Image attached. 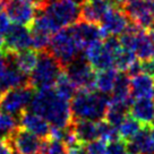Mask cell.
<instances>
[{
	"instance_id": "cell-1",
	"label": "cell",
	"mask_w": 154,
	"mask_h": 154,
	"mask_svg": "<svg viewBox=\"0 0 154 154\" xmlns=\"http://www.w3.org/2000/svg\"><path fill=\"white\" fill-rule=\"evenodd\" d=\"M29 110L42 117L52 127L67 128L72 122L70 102L60 97L53 88L36 90Z\"/></svg>"
},
{
	"instance_id": "cell-2",
	"label": "cell",
	"mask_w": 154,
	"mask_h": 154,
	"mask_svg": "<svg viewBox=\"0 0 154 154\" xmlns=\"http://www.w3.org/2000/svg\"><path fill=\"white\" fill-rule=\"evenodd\" d=\"M110 97L97 91L78 90L70 101L72 120L100 121L104 119Z\"/></svg>"
},
{
	"instance_id": "cell-3",
	"label": "cell",
	"mask_w": 154,
	"mask_h": 154,
	"mask_svg": "<svg viewBox=\"0 0 154 154\" xmlns=\"http://www.w3.org/2000/svg\"><path fill=\"white\" fill-rule=\"evenodd\" d=\"M48 51L61 63L63 68L75 59L83 56L85 51L79 40L77 38L74 27L69 26L60 29L51 38Z\"/></svg>"
},
{
	"instance_id": "cell-4",
	"label": "cell",
	"mask_w": 154,
	"mask_h": 154,
	"mask_svg": "<svg viewBox=\"0 0 154 154\" xmlns=\"http://www.w3.org/2000/svg\"><path fill=\"white\" fill-rule=\"evenodd\" d=\"M63 72L61 63L48 50L38 52V61L29 75V85L34 90L53 88L58 78Z\"/></svg>"
},
{
	"instance_id": "cell-5",
	"label": "cell",
	"mask_w": 154,
	"mask_h": 154,
	"mask_svg": "<svg viewBox=\"0 0 154 154\" xmlns=\"http://www.w3.org/2000/svg\"><path fill=\"white\" fill-rule=\"evenodd\" d=\"M34 93L35 90L31 85L5 92L0 99V108L6 113L19 117L23 112L29 110Z\"/></svg>"
},
{
	"instance_id": "cell-6",
	"label": "cell",
	"mask_w": 154,
	"mask_h": 154,
	"mask_svg": "<svg viewBox=\"0 0 154 154\" xmlns=\"http://www.w3.org/2000/svg\"><path fill=\"white\" fill-rule=\"evenodd\" d=\"M29 85V77L15 66L13 56L7 52H0V88L7 92L14 88Z\"/></svg>"
},
{
	"instance_id": "cell-7",
	"label": "cell",
	"mask_w": 154,
	"mask_h": 154,
	"mask_svg": "<svg viewBox=\"0 0 154 154\" xmlns=\"http://www.w3.org/2000/svg\"><path fill=\"white\" fill-rule=\"evenodd\" d=\"M63 72L78 90L96 91L94 90L96 74L84 54L67 65L63 68Z\"/></svg>"
},
{
	"instance_id": "cell-8",
	"label": "cell",
	"mask_w": 154,
	"mask_h": 154,
	"mask_svg": "<svg viewBox=\"0 0 154 154\" xmlns=\"http://www.w3.org/2000/svg\"><path fill=\"white\" fill-rule=\"evenodd\" d=\"M15 154H38L42 152L44 140L29 130L18 127L8 138Z\"/></svg>"
},
{
	"instance_id": "cell-9",
	"label": "cell",
	"mask_w": 154,
	"mask_h": 154,
	"mask_svg": "<svg viewBox=\"0 0 154 154\" xmlns=\"http://www.w3.org/2000/svg\"><path fill=\"white\" fill-rule=\"evenodd\" d=\"M84 56L96 72L115 68V52L108 48L104 41H97L87 47Z\"/></svg>"
},
{
	"instance_id": "cell-10",
	"label": "cell",
	"mask_w": 154,
	"mask_h": 154,
	"mask_svg": "<svg viewBox=\"0 0 154 154\" xmlns=\"http://www.w3.org/2000/svg\"><path fill=\"white\" fill-rule=\"evenodd\" d=\"M124 10L128 15L130 22L137 27L145 31L154 27V15L151 2L145 0H134L126 4Z\"/></svg>"
},
{
	"instance_id": "cell-11",
	"label": "cell",
	"mask_w": 154,
	"mask_h": 154,
	"mask_svg": "<svg viewBox=\"0 0 154 154\" xmlns=\"http://www.w3.org/2000/svg\"><path fill=\"white\" fill-rule=\"evenodd\" d=\"M130 24L131 22L124 8L112 7L101 20V29L104 34V38L108 36L117 38L118 35H122L129 29Z\"/></svg>"
},
{
	"instance_id": "cell-12",
	"label": "cell",
	"mask_w": 154,
	"mask_h": 154,
	"mask_svg": "<svg viewBox=\"0 0 154 154\" xmlns=\"http://www.w3.org/2000/svg\"><path fill=\"white\" fill-rule=\"evenodd\" d=\"M5 52L15 54L32 48L31 29L22 25H11L5 35Z\"/></svg>"
},
{
	"instance_id": "cell-13",
	"label": "cell",
	"mask_w": 154,
	"mask_h": 154,
	"mask_svg": "<svg viewBox=\"0 0 154 154\" xmlns=\"http://www.w3.org/2000/svg\"><path fill=\"white\" fill-rule=\"evenodd\" d=\"M19 125H20L19 127L36 135L41 140H47L50 137L51 125L42 117H40L32 111L26 110L19 116Z\"/></svg>"
},
{
	"instance_id": "cell-14",
	"label": "cell",
	"mask_w": 154,
	"mask_h": 154,
	"mask_svg": "<svg viewBox=\"0 0 154 154\" xmlns=\"http://www.w3.org/2000/svg\"><path fill=\"white\" fill-rule=\"evenodd\" d=\"M112 8L109 0H86L81 7V20L101 24L104 15Z\"/></svg>"
},
{
	"instance_id": "cell-15",
	"label": "cell",
	"mask_w": 154,
	"mask_h": 154,
	"mask_svg": "<svg viewBox=\"0 0 154 154\" xmlns=\"http://www.w3.org/2000/svg\"><path fill=\"white\" fill-rule=\"evenodd\" d=\"M72 27L84 50H86L87 47H90L91 44L95 43L97 41H102V38H104L101 26H99L97 24L79 20L78 23L72 25Z\"/></svg>"
},
{
	"instance_id": "cell-16",
	"label": "cell",
	"mask_w": 154,
	"mask_h": 154,
	"mask_svg": "<svg viewBox=\"0 0 154 154\" xmlns=\"http://www.w3.org/2000/svg\"><path fill=\"white\" fill-rule=\"evenodd\" d=\"M128 153L154 154V143L151 136V126H144L138 134L127 142Z\"/></svg>"
},
{
	"instance_id": "cell-17",
	"label": "cell",
	"mask_w": 154,
	"mask_h": 154,
	"mask_svg": "<svg viewBox=\"0 0 154 154\" xmlns=\"http://www.w3.org/2000/svg\"><path fill=\"white\" fill-rule=\"evenodd\" d=\"M154 93V77L147 74H140L130 79V94L134 100L152 99Z\"/></svg>"
},
{
	"instance_id": "cell-18",
	"label": "cell",
	"mask_w": 154,
	"mask_h": 154,
	"mask_svg": "<svg viewBox=\"0 0 154 154\" xmlns=\"http://www.w3.org/2000/svg\"><path fill=\"white\" fill-rule=\"evenodd\" d=\"M130 116L144 126H152L154 119V102L152 99H138L129 108Z\"/></svg>"
},
{
	"instance_id": "cell-19",
	"label": "cell",
	"mask_w": 154,
	"mask_h": 154,
	"mask_svg": "<svg viewBox=\"0 0 154 154\" xmlns=\"http://www.w3.org/2000/svg\"><path fill=\"white\" fill-rule=\"evenodd\" d=\"M72 128L76 135L77 140L82 145H87L99 140L96 121L90 120H72Z\"/></svg>"
},
{
	"instance_id": "cell-20",
	"label": "cell",
	"mask_w": 154,
	"mask_h": 154,
	"mask_svg": "<svg viewBox=\"0 0 154 154\" xmlns=\"http://www.w3.org/2000/svg\"><path fill=\"white\" fill-rule=\"evenodd\" d=\"M11 56L15 66L22 72H24L25 75H31V72L34 70L38 61V51L34 49H27Z\"/></svg>"
},
{
	"instance_id": "cell-21",
	"label": "cell",
	"mask_w": 154,
	"mask_h": 154,
	"mask_svg": "<svg viewBox=\"0 0 154 154\" xmlns=\"http://www.w3.org/2000/svg\"><path fill=\"white\" fill-rule=\"evenodd\" d=\"M119 72H117L115 68L112 69H106L97 72L95 75V88L97 92L102 94H111L113 88H115L117 77Z\"/></svg>"
},
{
	"instance_id": "cell-22",
	"label": "cell",
	"mask_w": 154,
	"mask_h": 154,
	"mask_svg": "<svg viewBox=\"0 0 154 154\" xmlns=\"http://www.w3.org/2000/svg\"><path fill=\"white\" fill-rule=\"evenodd\" d=\"M128 112H129V106L110 101L109 106L106 109V116H104V119L109 124L115 126L116 128H118L121 122L128 117Z\"/></svg>"
},
{
	"instance_id": "cell-23",
	"label": "cell",
	"mask_w": 154,
	"mask_h": 154,
	"mask_svg": "<svg viewBox=\"0 0 154 154\" xmlns=\"http://www.w3.org/2000/svg\"><path fill=\"white\" fill-rule=\"evenodd\" d=\"M144 127L143 124H140L138 120H136L131 116L127 117L125 120L118 127V134L119 138L124 142H129L131 138H134L136 135L140 131V129Z\"/></svg>"
},
{
	"instance_id": "cell-24",
	"label": "cell",
	"mask_w": 154,
	"mask_h": 154,
	"mask_svg": "<svg viewBox=\"0 0 154 154\" xmlns=\"http://www.w3.org/2000/svg\"><path fill=\"white\" fill-rule=\"evenodd\" d=\"M54 91L57 92L58 95L63 97V100H67L70 102L74 99V96L76 95L78 88L69 79V77L66 75V72H63L60 75V77L58 78L57 83L54 85Z\"/></svg>"
},
{
	"instance_id": "cell-25",
	"label": "cell",
	"mask_w": 154,
	"mask_h": 154,
	"mask_svg": "<svg viewBox=\"0 0 154 154\" xmlns=\"http://www.w3.org/2000/svg\"><path fill=\"white\" fill-rule=\"evenodd\" d=\"M136 54L131 50L121 47L115 54V68L120 72H127L136 61Z\"/></svg>"
},
{
	"instance_id": "cell-26",
	"label": "cell",
	"mask_w": 154,
	"mask_h": 154,
	"mask_svg": "<svg viewBox=\"0 0 154 154\" xmlns=\"http://www.w3.org/2000/svg\"><path fill=\"white\" fill-rule=\"evenodd\" d=\"M97 126V133H99V140H103L106 143H111L113 140H119L118 128L109 124L106 119H102L100 121H96Z\"/></svg>"
},
{
	"instance_id": "cell-27",
	"label": "cell",
	"mask_w": 154,
	"mask_h": 154,
	"mask_svg": "<svg viewBox=\"0 0 154 154\" xmlns=\"http://www.w3.org/2000/svg\"><path fill=\"white\" fill-rule=\"evenodd\" d=\"M43 154H67V147L66 145L63 144L61 140H52V138H49V140H44L43 149L42 152Z\"/></svg>"
},
{
	"instance_id": "cell-28",
	"label": "cell",
	"mask_w": 154,
	"mask_h": 154,
	"mask_svg": "<svg viewBox=\"0 0 154 154\" xmlns=\"http://www.w3.org/2000/svg\"><path fill=\"white\" fill-rule=\"evenodd\" d=\"M85 154H108V143L96 140L85 146Z\"/></svg>"
},
{
	"instance_id": "cell-29",
	"label": "cell",
	"mask_w": 154,
	"mask_h": 154,
	"mask_svg": "<svg viewBox=\"0 0 154 154\" xmlns=\"http://www.w3.org/2000/svg\"><path fill=\"white\" fill-rule=\"evenodd\" d=\"M127 143L121 140L120 138L117 140H113L108 144V154H127Z\"/></svg>"
},
{
	"instance_id": "cell-30",
	"label": "cell",
	"mask_w": 154,
	"mask_h": 154,
	"mask_svg": "<svg viewBox=\"0 0 154 154\" xmlns=\"http://www.w3.org/2000/svg\"><path fill=\"white\" fill-rule=\"evenodd\" d=\"M10 18L8 17V15L4 13V11H0V32L2 33H7V31L10 29Z\"/></svg>"
},
{
	"instance_id": "cell-31",
	"label": "cell",
	"mask_w": 154,
	"mask_h": 154,
	"mask_svg": "<svg viewBox=\"0 0 154 154\" xmlns=\"http://www.w3.org/2000/svg\"><path fill=\"white\" fill-rule=\"evenodd\" d=\"M0 154H15L14 149L10 146L8 140H0Z\"/></svg>"
},
{
	"instance_id": "cell-32",
	"label": "cell",
	"mask_w": 154,
	"mask_h": 154,
	"mask_svg": "<svg viewBox=\"0 0 154 154\" xmlns=\"http://www.w3.org/2000/svg\"><path fill=\"white\" fill-rule=\"evenodd\" d=\"M109 2L112 7H116V8H124L126 5L125 0H109Z\"/></svg>"
},
{
	"instance_id": "cell-33",
	"label": "cell",
	"mask_w": 154,
	"mask_h": 154,
	"mask_svg": "<svg viewBox=\"0 0 154 154\" xmlns=\"http://www.w3.org/2000/svg\"><path fill=\"white\" fill-rule=\"evenodd\" d=\"M5 42H6L5 33L0 32V52H4V50H5Z\"/></svg>"
},
{
	"instance_id": "cell-34",
	"label": "cell",
	"mask_w": 154,
	"mask_h": 154,
	"mask_svg": "<svg viewBox=\"0 0 154 154\" xmlns=\"http://www.w3.org/2000/svg\"><path fill=\"white\" fill-rule=\"evenodd\" d=\"M151 136H152V140H153V143H154V125L151 126Z\"/></svg>"
},
{
	"instance_id": "cell-35",
	"label": "cell",
	"mask_w": 154,
	"mask_h": 154,
	"mask_svg": "<svg viewBox=\"0 0 154 154\" xmlns=\"http://www.w3.org/2000/svg\"><path fill=\"white\" fill-rule=\"evenodd\" d=\"M74 1H75V2H77L78 5H83V4H84L86 0H74Z\"/></svg>"
},
{
	"instance_id": "cell-36",
	"label": "cell",
	"mask_w": 154,
	"mask_h": 154,
	"mask_svg": "<svg viewBox=\"0 0 154 154\" xmlns=\"http://www.w3.org/2000/svg\"><path fill=\"white\" fill-rule=\"evenodd\" d=\"M4 95V92L1 91V88H0V99H1V96Z\"/></svg>"
},
{
	"instance_id": "cell-37",
	"label": "cell",
	"mask_w": 154,
	"mask_h": 154,
	"mask_svg": "<svg viewBox=\"0 0 154 154\" xmlns=\"http://www.w3.org/2000/svg\"><path fill=\"white\" fill-rule=\"evenodd\" d=\"M131 1H134V0H125V4H128V2H131Z\"/></svg>"
},
{
	"instance_id": "cell-38",
	"label": "cell",
	"mask_w": 154,
	"mask_h": 154,
	"mask_svg": "<svg viewBox=\"0 0 154 154\" xmlns=\"http://www.w3.org/2000/svg\"><path fill=\"white\" fill-rule=\"evenodd\" d=\"M152 10H153V15H154V2H152Z\"/></svg>"
},
{
	"instance_id": "cell-39",
	"label": "cell",
	"mask_w": 154,
	"mask_h": 154,
	"mask_svg": "<svg viewBox=\"0 0 154 154\" xmlns=\"http://www.w3.org/2000/svg\"><path fill=\"white\" fill-rule=\"evenodd\" d=\"M145 1H147V2H151V4H152V2H154V0H145Z\"/></svg>"
},
{
	"instance_id": "cell-40",
	"label": "cell",
	"mask_w": 154,
	"mask_h": 154,
	"mask_svg": "<svg viewBox=\"0 0 154 154\" xmlns=\"http://www.w3.org/2000/svg\"><path fill=\"white\" fill-rule=\"evenodd\" d=\"M2 112H4V111H2V110H1V108H0V116H1V115H2Z\"/></svg>"
},
{
	"instance_id": "cell-41",
	"label": "cell",
	"mask_w": 154,
	"mask_h": 154,
	"mask_svg": "<svg viewBox=\"0 0 154 154\" xmlns=\"http://www.w3.org/2000/svg\"><path fill=\"white\" fill-rule=\"evenodd\" d=\"M153 99H154V93H153Z\"/></svg>"
},
{
	"instance_id": "cell-42",
	"label": "cell",
	"mask_w": 154,
	"mask_h": 154,
	"mask_svg": "<svg viewBox=\"0 0 154 154\" xmlns=\"http://www.w3.org/2000/svg\"><path fill=\"white\" fill-rule=\"evenodd\" d=\"M153 125H154V119H153Z\"/></svg>"
},
{
	"instance_id": "cell-43",
	"label": "cell",
	"mask_w": 154,
	"mask_h": 154,
	"mask_svg": "<svg viewBox=\"0 0 154 154\" xmlns=\"http://www.w3.org/2000/svg\"><path fill=\"white\" fill-rule=\"evenodd\" d=\"M38 154H43V153H38Z\"/></svg>"
},
{
	"instance_id": "cell-44",
	"label": "cell",
	"mask_w": 154,
	"mask_h": 154,
	"mask_svg": "<svg viewBox=\"0 0 154 154\" xmlns=\"http://www.w3.org/2000/svg\"><path fill=\"white\" fill-rule=\"evenodd\" d=\"M127 154H131V153H127Z\"/></svg>"
},
{
	"instance_id": "cell-45",
	"label": "cell",
	"mask_w": 154,
	"mask_h": 154,
	"mask_svg": "<svg viewBox=\"0 0 154 154\" xmlns=\"http://www.w3.org/2000/svg\"><path fill=\"white\" fill-rule=\"evenodd\" d=\"M153 59H154V58H153Z\"/></svg>"
}]
</instances>
